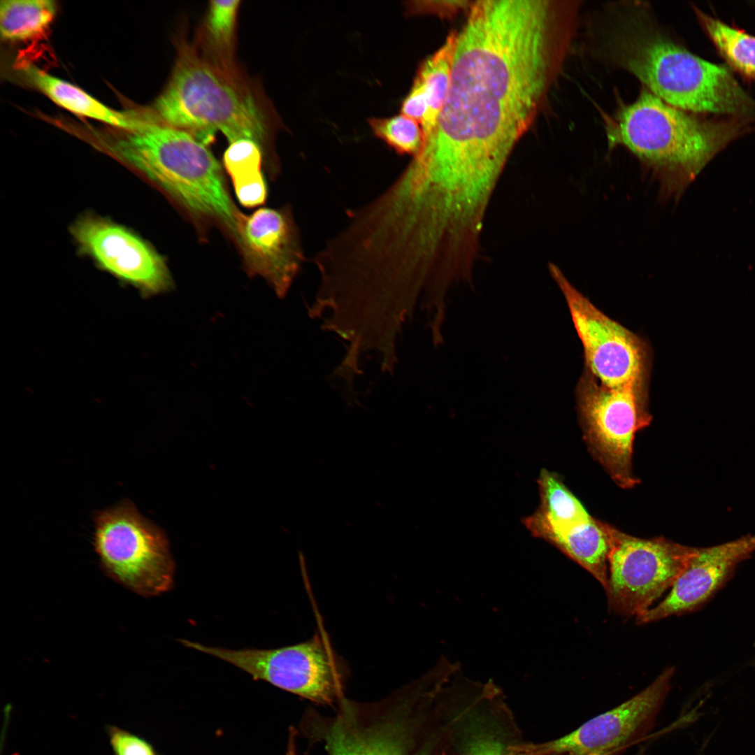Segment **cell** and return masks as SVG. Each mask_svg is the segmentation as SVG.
I'll return each instance as SVG.
<instances>
[{"instance_id": "8", "label": "cell", "mask_w": 755, "mask_h": 755, "mask_svg": "<svg viewBox=\"0 0 755 755\" xmlns=\"http://www.w3.org/2000/svg\"><path fill=\"white\" fill-rule=\"evenodd\" d=\"M548 268L582 344L584 369L610 387L649 381L652 352L648 343L597 308L556 265L549 263Z\"/></svg>"}, {"instance_id": "16", "label": "cell", "mask_w": 755, "mask_h": 755, "mask_svg": "<svg viewBox=\"0 0 755 755\" xmlns=\"http://www.w3.org/2000/svg\"><path fill=\"white\" fill-rule=\"evenodd\" d=\"M405 725L397 717L372 721L345 710L326 737L329 755H411Z\"/></svg>"}, {"instance_id": "24", "label": "cell", "mask_w": 755, "mask_h": 755, "mask_svg": "<svg viewBox=\"0 0 755 755\" xmlns=\"http://www.w3.org/2000/svg\"><path fill=\"white\" fill-rule=\"evenodd\" d=\"M105 730L113 755H161L148 740L129 731L112 724Z\"/></svg>"}, {"instance_id": "17", "label": "cell", "mask_w": 755, "mask_h": 755, "mask_svg": "<svg viewBox=\"0 0 755 755\" xmlns=\"http://www.w3.org/2000/svg\"><path fill=\"white\" fill-rule=\"evenodd\" d=\"M28 81L53 102L80 116L94 119L127 132L143 124L145 113L115 110L102 103L80 87L48 74L34 64L22 69Z\"/></svg>"}, {"instance_id": "7", "label": "cell", "mask_w": 755, "mask_h": 755, "mask_svg": "<svg viewBox=\"0 0 755 755\" xmlns=\"http://www.w3.org/2000/svg\"><path fill=\"white\" fill-rule=\"evenodd\" d=\"M94 547L106 573L146 597L168 591L175 565L164 533L129 500L96 514Z\"/></svg>"}, {"instance_id": "5", "label": "cell", "mask_w": 755, "mask_h": 755, "mask_svg": "<svg viewBox=\"0 0 755 755\" xmlns=\"http://www.w3.org/2000/svg\"><path fill=\"white\" fill-rule=\"evenodd\" d=\"M114 150L191 212L216 218L236 235L240 214L226 189L220 165L206 144L152 112Z\"/></svg>"}, {"instance_id": "26", "label": "cell", "mask_w": 755, "mask_h": 755, "mask_svg": "<svg viewBox=\"0 0 755 755\" xmlns=\"http://www.w3.org/2000/svg\"><path fill=\"white\" fill-rule=\"evenodd\" d=\"M461 755H512L494 735L479 733L467 742Z\"/></svg>"}, {"instance_id": "10", "label": "cell", "mask_w": 755, "mask_h": 755, "mask_svg": "<svg viewBox=\"0 0 755 755\" xmlns=\"http://www.w3.org/2000/svg\"><path fill=\"white\" fill-rule=\"evenodd\" d=\"M185 646L215 656L280 689L321 704H330L340 689L336 659L324 640L315 637L287 647L239 650L210 647L187 640Z\"/></svg>"}, {"instance_id": "11", "label": "cell", "mask_w": 755, "mask_h": 755, "mask_svg": "<svg viewBox=\"0 0 755 755\" xmlns=\"http://www.w3.org/2000/svg\"><path fill=\"white\" fill-rule=\"evenodd\" d=\"M674 668L644 690L570 733L538 745L511 747L513 755H617L652 729L668 694Z\"/></svg>"}, {"instance_id": "19", "label": "cell", "mask_w": 755, "mask_h": 755, "mask_svg": "<svg viewBox=\"0 0 755 755\" xmlns=\"http://www.w3.org/2000/svg\"><path fill=\"white\" fill-rule=\"evenodd\" d=\"M238 0L210 1L202 31L203 55L216 64L236 71L233 50Z\"/></svg>"}, {"instance_id": "20", "label": "cell", "mask_w": 755, "mask_h": 755, "mask_svg": "<svg viewBox=\"0 0 755 755\" xmlns=\"http://www.w3.org/2000/svg\"><path fill=\"white\" fill-rule=\"evenodd\" d=\"M456 32L451 33L434 53L421 63L415 76L422 84L428 103L422 124L425 138L433 129L450 89Z\"/></svg>"}, {"instance_id": "12", "label": "cell", "mask_w": 755, "mask_h": 755, "mask_svg": "<svg viewBox=\"0 0 755 755\" xmlns=\"http://www.w3.org/2000/svg\"><path fill=\"white\" fill-rule=\"evenodd\" d=\"M78 245L109 273L149 297L168 291L172 280L163 259L127 229L97 217H85L73 226Z\"/></svg>"}, {"instance_id": "22", "label": "cell", "mask_w": 755, "mask_h": 755, "mask_svg": "<svg viewBox=\"0 0 755 755\" xmlns=\"http://www.w3.org/2000/svg\"><path fill=\"white\" fill-rule=\"evenodd\" d=\"M707 33L733 66L755 76V37L698 12Z\"/></svg>"}, {"instance_id": "27", "label": "cell", "mask_w": 755, "mask_h": 755, "mask_svg": "<svg viewBox=\"0 0 755 755\" xmlns=\"http://www.w3.org/2000/svg\"><path fill=\"white\" fill-rule=\"evenodd\" d=\"M417 3V4H416L415 2H412L413 4L409 6L410 11H411L412 13H425V11L426 12H433L435 13L442 14V15H446V14L452 15L454 13H457L458 11H459L461 9H462L463 8H469V6L471 4L470 3L469 6L466 5L465 3H466L467 2H466V1H450L449 4H447V5L445 4V5H442V6H440V5L435 6L433 4H431V5L426 4L425 5L423 2H422L423 4H422L419 1H418Z\"/></svg>"}, {"instance_id": "1", "label": "cell", "mask_w": 755, "mask_h": 755, "mask_svg": "<svg viewBox=\"0 0 755 755\" xmlns=\"http://www.w3.org/2000/svg\"><path fill=\"white\" fill-rule=\"evenodd\" d=\"M574 25L559 1L472 3L456 33L447 96L423 152L503 173L546 99Z\"/></svg>"}, {"instance_id": "15", "label": "cell", "mask_w": 755, "mask_h": 755, "mask_svg": "<svg viewBox=\"0 0 755 755\" xmlns=\"http://www.w3.org/2000/svg\"><path fill=\"white\" fill-rule=\"evenodd\" d=\"M522 523L533 536L554 545L607 589L613 527L594 519L575 495L554 516L532 514Z\"/></svg>"}, {"instance_id": "13", "label": "cell", "mask_w": 755, "mask_h": 755, "mask_svg": "<svg viewBox=\"0 0 755 755\" xmlns=\"http://www.w3.org/2000/svg\"><path fill=\"white\" fill-rule=\"evenodd\" d=\"M236 237L253 273L285 294L304 260L296 225L286 210L260 208L240 215Z\"/></svg>"}, {"instance_id": "2", "label": "cell", "mask_w": 755, "mask_h": 755, "mask_svg": "<svg viewBox=\"0 0 755 755\" xmlns=\"http://www.w3.org/2000/svg\"><path fill=\"white\" fill-rule=\"evenodd\" d=\"M609 148H626L659 185L660 195L677 200L708 162L737 134L732 124L703 121L644 87L637 99L606 118Z\"/></svg>"}, {"instance_id": "4", "label": "cell", "mask_w": 755, "mask_h": 755, "mask_svg": "<svg viewBox=\"0 0 755 755\" xmlns=\"http://www.w3.org/2000/svg\"><path fill=\"white\" fill-rule=\"evenodd\" d=\"M236 73L180 40L170 79L152 112L205 144L220 131L229 143L250 139L261 145L268 129L264 111Z\"/></svg>"}, {"instance_id": "3", "label": "cell", "mask_w": 755, "mask_h": 755, "mask_svg": "<svg viewBox=\"0 0 755 755\" xmlns=\"http://www.w3.org/2000/svg\"><path fill=\"white\" fill-rule=\"evenodd\" d=\"M610 50L617 64L673 106L721 114L754 112V103L726 68L693 55L638 17L616 27Z\"/></svg>"}, {"instance_id": "21", "label": "cell", "mask_w": 755, "mask_h": 755, "mask_svg": "<svg viewBox=\"0 0 755 755\" xmlns=\"http://www.w3.org/2000/svg\"><path fill=\"white\" fill-rule=\"evenodd\" d=\"M55 13V2L51 0H2L1 38L10 41L31 39L50 26Z\"/></svg>"}, {"instance_id": "28", "label": "cell", "mask_w": 755, "mask_h": 755, "mask_svg": "<svg viewBox=\"0 0 755 755\" xmlns=\"http://www.w3.org/2000/svg\"><path fill=\"white\" fill-rule=\"evenodd\" d=\"M294 733L292 732V733H290V737H289V743H288V746H287V752H286V755H297L296 752V747H295V745H294Z\"/></svg>"}, {"instance_id": "18", "label": "cell", "mask_w": 755, "mask_h": 755, "mask_svg": "<svg viewBox=\"0 0 755 755\" xmlns=\"http://www.w3.org/2000/svg\"><path fill=\"white\" fill-rule=\"evenodd\" d=\"M261 145L250 139L229 143L224 154V166L231 175L236 195L246 207L263 203L266 198V185L261 171Z\"/></svg>"}, {"instance_id": "25", "label": "cell", "mask_w": 755, "mask_h": 755, "mask_svg": "<svg viewBox=\"0 0 755 755\" xmlns=\"http://www.w3.org/2000/svg\"><path fill=\"white\" fill-rule=\"evenodd\" d=\"M428 112V103L425 92L420 82L415 78L412 85L403 99L401 113L422 124Z\"/></svg>"}, {"instance_id": "6", "label": "cell", "mask_w": 755, "mask_h": 755, "mask_svg": "<svg viewBox=\"0 0 755 755\" xmlns=\"http://www.w3.org/2000/svg\"><path fill=\"white\" fill-rule=\"evenodd\" d=\"M649 382L610 387L584 369L576 387L577 410L587 447L624 489L639 482L633 470V449L636 433L652 419Z\"/></svg>"}, {"instance_id": "23", "label": "cell", "mask_w": 755, "mask_h": 755, "mask_svg": "<svg viewBox=\"0 0 755 755\" xmlns=\"http://www.w3.org/2000/svg\"><path fill=\"white\" fill-rule=\"evenodd\" d=\"M368 124L373 134L398 153L414 157L422 148L424 134L421 124L402 113L370 118Z\"/></svg>"}, {"instance_id": "9", "label": "cell", "mask_w": 755, "mask_h": 755, "mask_svg": "<svg viewBox=\"0 0 755 755\" xmlns=\"http://www.w3.org/2000/svg\"><path fill=\"white\" fill-rule=\"evenodd\" d=\"M696 548L663 537H634L613 527L605 589L610 610L636 617L648 610L673 586Z\"/></svg>"}, {"instance_id": "14", "label": "cell", "mask_w": 755, "mask_h": 755, "mask_svg": "<svg viewBox=\"0 0 755 755\" xmlns=\"http://www.w3.org/2000/svg\"><path fill=\"white\" fill-rule=\"evenodd\" d=\"M755 552V535L708 547L696 548L670 594L659 604L638 615L645 624L698 609L727 582L737 566Z\"/></svg>"}]
</instances>
